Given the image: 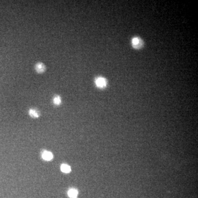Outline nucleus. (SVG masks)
<instances>
[{"label": "nucleus", "instance_id": "nucleus-1", "mask_svg": "<svg viewBox=\"0 0 198 198\" xmlns=\"http://www.w3.org/2000/svg\"><path fill=\"white\" fill-rule=\"evenodd\" d=\"M95 84L98 88H104L106 87L107 82L104 78L99 77L95 79Z\"/></svg>", "mask_w": 198, "mask_h": 198}, {"label": "nucleus", "instance_id": "nucleus-2", "mask_svg": "<svg viewBox=\"0 0 198 198\" xmlns=\"http://www.w3.org/2000/svg\"><path fill=\"white\" fill-rule=\"evenodd\" d=\"M132 45L134 48H140L143 46V42L138 37H134L132 39Z\"/></svg>", "mask_w": 198, "mask_h": 198}, {"label": "nucleus", "instance_id": "nucleus-3", "mask_svg": "<svg viewBox=\"0 0 198 198\" xmlns=\"http://www.w3.org/2000/svg\"><path fill=\"white\" fill-rule=\"evenodd\" d=\"M36 71L38 73H42L46 71V66L42 63H38L35 67Z\"/></svg>", "mask_w": 198, "mask_h": 198}, {"label": "nucleus", "instance_id": "nucleus-4", "mask_svg": "<svg viewBox=\"0 0 198 198\" xmlns=\"http://www.w3.org/2000/svg\"><path fill=\"white\" fill-rule=\"evenodd\" d=\"M42 158L46 161H50L53 159V155L51 152L44 151L42 153Z\"/></svg>", "mask_w": 198, "mask_h": 198}, {"label": "nucleus", "instance_id": "nucleus-5", "mask_svg": "<svg viewBox=\"0 0 198 198\" xmlns=\"http://www.w3.org/2000/svg\"><path fill=\"white\" fill-rule=\"evenodd\" d=\"M78 191L73 188L69 189L68 191V195L71 198H77V197L78 196Z\"/></svg>", "mask_w": 198, "mask_h": 198}, {"label": "nucleus", "instance_id": "nucleus-6", "mask_svg": "<svg viewBox=\"0 0 198 198\" xmlns=\"http://www.w3.org/2000/svg\"><path fill=\"white\" fill-rule=\"evenodd\" d=\"M61 170L63 172L68 173L71 171V168L69 165L66 164H62L61 166Z\"/></svg>", "mask_w": 198, "mask_h": 198}, {"label": "nucleus", "instance_id": "nucleus-7", "mask_svg": "<svg viewBox=\"0 0 198 198\" xmlns=\"http://www.w3.org/2000/svg\"><path fill=\"white\" fill-rule=\"evenodd\" d=\"M29 115L32 118H38L39 117V112L35 109H30L29 111Z\"/></svg>", "mask_w": 198, "mask_h": 198}, {"label": "nucleus", "instance_id": "nucleus-8", "mask_svg": "<svg viewBox=\"0 0 198 198\" xmlns=\"http://www.w3.org/2000/svg\"><path fill=\"white\" fill-rule=\"evenodd\" d=\"M53 103L56 105H59L61 103V98L60 96L56 95L53 98Z\"/></svg>", "mask_w": 198, "mask_h": 198}]
</instances>
